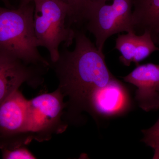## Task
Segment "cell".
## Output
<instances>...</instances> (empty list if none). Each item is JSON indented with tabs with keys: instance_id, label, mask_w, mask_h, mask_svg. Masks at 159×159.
<instances>
[{
	"instance_id": "obj_1",
	"label": "cell",
	"mask_w": 159,
	"mask_h": 159,
	"mask_svg": "<svg viewBox=\"0 0 159 159\" xmlns=\"http://www.w3.org/2000/svg\"><path fill=\"white\" fill-rule=\"evenodd\" d=\"M75 48L64 45L59 58L52 63L59 88L69 101V113L85 111L87 101L95 90L106 85L115 78L108 70L103 52L98 50L83 31L75 30Z\"/></svg>"
},
{
	"instance_id": "obj_2",
	"label": "cell",
	"mask_w": 159,
	"mask_h": 159,
	"mask_svg": "<svg viewBox=\"0 0 159 159\" xmlns=\"http://www.w3.org/2000/svg\"><path fill=\"white\" fill-rule=\"evenodd\" d=\"M33 2L17 9L0 6V52L31 65L49 68L39 53L34 28Z\"/></svg>"
},
{
	"instance_id": "obj_3",
	"label": "cell",
	"mask_w": 159,
	"mask_h": 159,
	"mask_svg": "<svg viewBox=\"0 0 159 159\" xmlns=\"http://www.w3.org/2000/svg\"><path fill=\"white\" fill-rule=\"evenodd\" d=\"M34 28L38 47L48 51L52 63L60 55L61 43L68 47L75 38V29L67 25L68 4L62 0H34Z\"/></svg>"
},
{
	"instance_id": "obj_4",
	"label": "cell",
	"mask_w": 159,
	"mask_h": 159,
	"mask_svg": "<svg viewBox=\"0 0 159 159\" xmlns=\"http://www.w3.org/2000/svg\"><path fill=\"white\" fill-rule=\"evenodd\" d=\"M59 88L43 93L29 100L28 130L38 142L49 141L53 135L63 132L67 125L62 120L66 102Z\"/></svg>"
},
{
	"instance_id": "obj_5",
	"label": "cell",
	"mask_w": 159,
	"mask_h": 159,
	"mask_svg": "<svg viewBox=\"0 0 159 159\" xmlns=\"http://www.w3.org/2000/svg\"><path fill=\"white\" fill-rule=\"evenodd\" d=\"M102 3L84 16L82 23L93 35L96 46L101 52L107 40L122 32L134 33L132 15L133 0H110Z\"/></svg>"
},
{
	"instance_id": "obj_6",
	"label": "cell",
	"mask_w": 159,
	"mask_h": 159,
	"mask_svg": "<svg viewBox=\"0 0 159 159\" xmlns=\"http://www.w3.org/2000/svg\"><path fill=\"white\" fill-rule=\"evenodd\" d=\"M48 69L27 64L0 52V103L25 83L33 87L42 83L43 76Z\"/></svg>"
},
{
	"instance_id": "obj_7",
	"label": "cell",
	"mask_w": 159,
	"mask_h": 159,
	"mask_svg": "<svg viewBox=\"0 0 159 159\" xmlns=\"http://www.w3.org/2000/svg\"><path fill=\"white\" fill-rule=\"evenodd\" d=\"M130 106L127 90L115 78L105 86L91 93L87 101L85 111L93 115L111 117L124 113Z\"/></svg>"
},
{
	"instance_id": "obj_8",
	"label": "cell",
	"mask_w": 159,
	"mask_h": 159,
	"mask_svg": "<svg viewBox=\"0 0 159 159\" xmlns=\"http://www.w3.org/2000/svg\"><path fill=\"white\" fill-rule=\"evenodd\" d=\"M123 80L137 88L135 99L140 108L146 112L159 109V65H139Z\"/></svg>"
},
{
	"instance_id": "obj_9",
	"label": "cell",
	"mask_w": 159,
	"mask_h": 159,
	"mask_svg": "<svg viewBox=\"0 0 159 159\" xmlns=\"http://www.w3.org/2000/svg\"><path fill=\"white\" fill-rule=\"evenodd\" d=\"M28 102L18 89L0 103V137L29 132Z\"/></svg>"
},
{
	"instance_id": "obj_10",
	"label": "cell",
	"mask_w": 159,
	"mask_h": 159,
	"mask_svg": "<svg viewBox=\"0 0 159 159\" xmlns=\"http://www.w3.org/2000/svg\"><path fill=\"white\" fill-rule=\"evenodd\" d=\"M132 23L135 34L148 31L153 39L159 30V0H133Z\"/></svg>"
},
{
	"instance_id": "obj_11",
	"label": "cell",
	"mask_w": 159,
	"mask_h": 159,
	"mask_svg": "<svg viewBox=\"0 0 159 159\" xmlns=\"http://www.w3.org/2000/svg\"><path fill=\"white\" fill-rule=\"evenodd\" d=\"M30 132L24 133L9 136L0 137V150L4 159H36L27 148L32 140Z\"/></svg>"
},
{
	"instance_id": "obj_12",
	"label": "cell",
	"mask_w": 159,
	"mask_h": 159,
	"mask_svg": "<svg viewBox=\"0 0 159 159\" xmlns=\"http://www.w3.org/2000/svg\"><path fill=\"white\" fill-rule=\"evenodd\" d=\"M68 4L69 11L67 25L71 27L74 24H80L86 13L105 2V0H64Z\"/></svg>"
},
{
	"instance_id": "obj_13",
	"label": "cell",
	"mask_w": 159,
	"mask_h": 159,
	"mask_svg": "<svg viewBox=\"0 0 159 159\" xmlns=\"http://www.w3.org/2000/svg\"><path fill=\"white\" fill-rule=\"evenodd\" d=\"M138 34L133 32L119 34L116 40L115 49L121 53L119 60L126 66L133 62L138 39Z\"/></svg>"
},
{
	"instance_id": "obj_14",
	"label": "cell",
	"mask_w": 159,
	"mask_h": 159,
	"mask_svg": "<svg viewBox=\"0 0 159 159\" xmlns=\"http://www.w3.org/2000/svg\"><path fill=\"white\" fill-rule=\"evenodd\" d=\"M156 51H159V48L156 46L151 34L149 31H145L142 34L138 35L133 63L137 66L139 65L140 61Z\"/></svg>"
},
{
	"instance_id": "obj_15",
	"label": "cell",
	"mask_w": 159,
	"mask_h": 159,
	"mask_svg": "<svg viewBox=\"0 0 159 159\" xmlns=\"http://www.w3.org/2000/svg\"><path fill=\"white\" fill-rule=\"evenodd\" d=\"M144 137L141 141L153 148L152 159H159V118L155 124L148 129L142 130Z\"/></svg>"
},
{
	"instance_id": "obj_16",
	"label": "cell",
	"mask_w": 159,
	"mask_h": 159,
	"mask_svg": "<svg viewBox=\"0 0 159 159\" xmlns=\"http://www.w3.org/2000/svg\"><path fill=\"white\" fill-rule=\"evenodd\" d=\"M34 0H20V6H24V5H27L29 3L32 2ZM64 1V0H62Z\"/></svg>"
},
{
	"instance_id": "obj_17",
	"label": "cell",
	"mask_w": 159,
	"mask_h": 159,
	"mask_svg": "<svg viewBox=\"0 0 159 159\" xmlns=\"http://www.w3.org/2000/svg\"><path fill=\"white\" fill-rule=\"evenodd\" d=\"M153 40L155 44L156 43H159V30L158 32L157 33V35H156L155 37L153 39Z\"/></svg>"
},
{
	"instance_id": "obj_18",
	"label": "cell",
	"mask_w": 159,
	"mask_h": 159,
	"mask_svg": "<svg viewBox=\"0 0 159 159\" xmlns=\"http://www.w3.org/2000/svg\"><path fill=\"white\" fill-rule=\"evenodd\" d=\"M0 1L3 2L8 8H10L11 7V5L9 3V0H0Z\"/></svg>"
}]
</instances>
